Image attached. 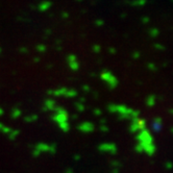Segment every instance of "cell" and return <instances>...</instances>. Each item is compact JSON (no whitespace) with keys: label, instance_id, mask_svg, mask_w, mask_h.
Wrapping results in <instances>:
<instances>
[{"label":"cell","instance_id":"6da1fadb","mask_svg":"<svg viewBox=\"0 0 173 173\" xmlns=\"http://www.w3.org/2000/svg\"><path fill=\"white\" fill-rule=\"evenodd\" d=\"M150 33L152 35V37H157V35H159V30H157V28H155V29H152V30L150 31Z\"/></svg>","mask_w":173,"mask_h":173}]
</instances>
